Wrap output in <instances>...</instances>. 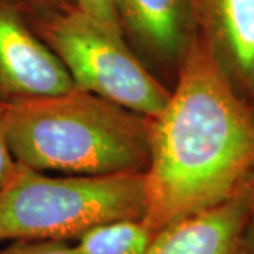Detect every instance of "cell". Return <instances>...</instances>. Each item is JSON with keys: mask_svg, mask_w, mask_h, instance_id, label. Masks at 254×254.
I'll list each match as a JSON object with an SVG mask.
<instances>
[{"mask_svg": "<svg viewBox=\"0 0 254 254\" xmlns=\"http://www.w3.org/2000/svg\"><path fill=\"white\" fill-rule=\"evenodd\" d=\"M245 246L246 254H254V206L250 220H249V225H247V230H246Z\"/></svg>", "mask_w": 254, "mask_h": 254, "instance_id": "cell-13", "label": "cell"}, {"mask_svg": "<svg viewBox=\"0 0 254 254\" xmlns=\"http://www.w3.org/2000/svg\"><path fill=\"white\" fill-rule=\"evenodd\" d=\"M198 33L229 79L254 102V0H190Z\"/></svg>", "mask_w": 254, "mask_h": 254, "instance_id": "cell-7", "label": "cell"}, {"mask_svg": "<svg viewBox=\"0 0 254 254\" xmlns=\"http://www.w3.org/2000/svg\"><path fill=\"white\" fill-rule=\"evenodd\" d=\"M119 17L157 58L184 60L190 44V0H115Z\"/></svg>", "mask_w": 254, "mask_h": 254, "instance_id": "cell-8", "label": "cell"}, {"mask_svg": "<svg viewBox=\"0 0 254 254\" xmlns=\"http://www.w3.org/2000/svg\"><path fill=\"white\" fill-rule=\"evenodd\" d=\"M16 168L17 161L10 151L4 130V105L0 103V190L11 180Z\"/></svg>", "mask_w": 254, "mask_h": 254, "instance_id": "cell-12", "label": "cell"}, {"mask_svg": "<svg viewBox=\"0 0 254 254\" xmlns=\"http://www.w3.org/2000/svg\"><path fill=\"white\" fill-rule=\"evenodd\" d=\"M253 206L254 178L226 200L158 230L145 254H246Z\"/></svg>", "mask_w": 254, "mask_h": 254, "instance_id": "cell-6", "label": "cell"}, {"mask_svg": "<svg viewBox=\"0 0 254 254\" xmlns=\"http://www.w3.org/2000/svg\"><path fill=\"white\" fill-rule=\"evenodd\" d=\"M41 33L76 89L148 119L157 118L167 106L171 92L140 64L123 37L100 27L81 10L51 16Z\"/></svg>", "mask_w": 254, "mask_h": 254, "instance_id": "cell-4", "label": "cell"}, {"mask_svg": "<svg viewBox=\"0 0 254 254\" xmlns=\"http://www.w3.org/2000/svg\"><path fill=\"white\" fill-rule=\"evenodd\" d=\"M0 254H76L75 246L60 240H13Z\"/></svg>", "mask_w": 254, "mask_h": 254, "instance_id": "cell-11", "label": "cell"}, {"mask_svg": "<svg viewBox=\"0 0 254 254\" xmlns=\"http://www.w3.org/2000/svg\"><path fill=\"white\" fill-rule=\"evenodd\" d=\"M144 174L63 175L17 164L0 190V240H76L115 220H143Z\"/></svg>", "mask_w": 254, "mask_h": 254, "instance_id": "cell-3", "label": "cell"}, {"mask_svg": "<svg viewBox=\"0 0 254 254\" xmlns=\"http://www.w3.org/2000/svg\"><path fill=\"white\" fill-rule=\"evenodd\" d=\"M75 89L71 75L51 47L0 0V103L44 99Z\"/></svg>", "mask_w": 254, "mask_h": 254, "instance_id": "cell-5", "label": "cell"}, {"mask_svg": "<svg viewBox=\"0 0 254 254\" xmlns=\"http://www.w3.org/2000/svg\"><path fill=\"white\" fill-rule=\"evenodd\" d=\"M154 233L143 220H115L76 239V254H145Z\"/></svg>", "mask_w": 254, "mask_h": 254, "instance_id": "cell-9", "label": "cell"}, {"mask_svg": "<svg viewBox=\"0 0 254 254\" xmlns=\"http://www.w3.org/2000/svg\"><path fill=\"white\" fill-rule=\"evenodd\" d=\"M78 10L98 23L112 34L123 37L122 21L119 17L115 0H76Z\"/></svg>", "mask_w": 254, "mask_h": 254, "instance_id": "cell-10", "label": "cell"}, {"mask_svg": "<svg viewBox=\"0 0 254 254\" xmlns=\"http://www.w3.org/2000/svg\"><path fill=\"white\" fill-rule=\"evenodd\" d=\"M144 225L153 233L235 195L254 178V102L193 34L167 106L151 119Z\"/></svg>", "mask_w": 254, "mask_h": 254, "instance_id": "cell-1", "label": "cell"}, {"mask_svg": "<svg viewBox=\"0 0 254 254\" xmlns=\"http://www.w3.org/2000/svg\"><path fill=\"white\" fill-rule=\"evenodd\" d=\"M4 130L17 164L63 175L144 174L151 119L89 92L4 105Z\"/></svg>", "mask_w": 254, "mask_h": 254, "instance_id": "cell-2", "label": "cell"}]
</instances>
